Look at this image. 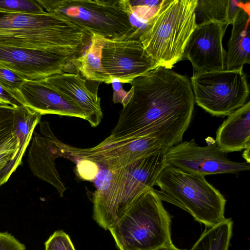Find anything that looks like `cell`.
Segmentation results:
<instances>
[{"label": "cell", "mask_w": 250, "mask_h": 250, "mask_svg": "<svg viewBox=\"0 0 250 250\" xmlns=\"http://www.w3.org/2000/svg\"><path fill=\"white\" fill-rule=\"evenodd\" d=\"M129 84L131 97L121 111L111 134L104 141L151 137L166 149L181 142L195 104L189 80L158 66Z\"/></svg>", "instance_id": "obj_1"}, {"label": "cell", "mask_w": 250, "mask_h": 250, "mask_svg": "<svg viewBox=\"0 0 250 250\" xmlns=\"http://www.w3.org/2000/svg\"><path fill=\"white\" fill-rule=\"evenodd\" d=\"M90 34L63 16L0 10V46L77 57Z\"/></svg>", "instance_id": "obj_2"}, {"label": "cell", "mask_w": 250, "mask_h": 250, "mask_svg": "<svg viewBox=\"0 0 250 250\" xmlns=\"http://www.w3.org/2000/svg\"><path fill=\"white\" fill-rule=\"evenodd\" d=\"M197 0H163L139 40L158 66L171 69L183 59L186 44L197 26Z\"/></svg>", "instance_id": "obj_3"}, {"label": "cell", "mask_w": 250, "mask_h": 250, "mask_svg": "<svg viewBox=\"0 0 250 250\" xmlns=\"http://www.w3.org/2000/svg\"><path fill=\"white\" fill-rule=\"evenodd\" d=\"M171 216L154 188L139 196L109 229L119 250H159L173 244Z\"/></svg>", "instance_id": "obj_4"}, {"label": "cell", "mask_w": 250, "mask_h": 250, "mask_svg": "<svg viewBox=\"0 0 250 250\" xmlns=\"http://www.w3.org/2000/svg\"><path fill=\"white\" fill-rule=\"evenodd\" d=\"M154 189L162 200L189 213L206 227L214 226L225 219L226 200L205 176L166 166L159 174Z\"/></svg>", "instance_id": "obj_5"}, {"label": "cell", "mask_w": 250, "mask_h": 250, "mask_svg": "<svg viewBox=\"0 0 250 250\" xmlns=\"http://www.w3.org/2000/svg\"><path fill=\"white\" fill-rule=\"evenodd\" d=\"M45 11L65 17L90 34L111 40H138L125 0H37Z\"/></svg>", "instance_id": "obj_6"}, {"label": "cell", "mask_w": 250, "mask_h": 250, "mask_svg": "<svg viewBox=\"0 0 250 250\" xmlns=\"http://www.w3.org/2000/svg\"><path fill=\"white\" fill-rule=\"evenodd\" d=\"M190 83L195 102L213 116H228L246 103L250 93L243 68L194 72Z\"/></svg>", "instance_id": "obj_7"}, {"label": "cell", "mask_w": 250, "mask_h": 250, "mask_svg": "<svg viewBox=\"0 0 250 250\" xmlns=\"http://www.w3.org/2000/svg\"><path fill=\"white\" fill-rule=\"evenodd\" d=\"M165 163V166H172L204 176L236 173L250 169V163L229 159L215 142L205 146H200L194 139L181 142L167 149Z\"/></svg>", "instance_id": "obj_8"}, {"label": "cell", "mask_w": 250, "mask_h": 250, "mask_svg": "<svg viewBox=\"0 0 250 250\" xmlns=\"http://www.w3.org/2000/svg\"><path fill=\"white\" fill-rule=\"evenodd\" d=\"M101 65L108 84L113 80L130 83L158 66L139 40L105 39L102 49Z\"/></svg>", "instance_id": "obj_9"}, {"label": "cell", "mask_w": 250, "mask_h": 250, "mask_svg": "<svg viewBox=\"0 0 250 250\" xmlns=\"http://www.w3.org/2000/svg\"><path fill=\"white\" fill-rule=\"evenodd\" d=\"M75 57L0 46V64L27 81L43 80L63 73H79L72 61Z\"/></svg>", "instance_id": "obj_10"}, {"label": "cell", "mask_w": 250, "mask_h": 250, "mask_svg": "<svg viewBox=\"0 0 250 250\" xmlns=\"http://www.w3.org/2000/svg\"><path fill=\"white\" fill-rule=\"evenodd\" d=\"M227 26L214 21L197 25L185 48L183 59L188 60L197 73L225 70L226 51L222 41Z\"/></svg>", "instance_id": "obj_11"}, {"label": "cell", "mask_w": 250, "mask_h": 250, "mask_svg": "<svg viewBox=\"0 0 250 250\" xmlns=\"http://www.w3.org/2000/svg\"><path fill=\"white\" fill-rule=\"evenodd\" d=\"M166 150L163 148L127 165L122 181L116 212L117 221L139 196L153 188L159 174L165 167Z\"/></svg>", "instance_id": "obj_12"}, {"label": "cell", "mask_w": 250, "mask_h": 250, "mask_svg": "<svg viewBox=\"0 0 250 250\" xmlns=\"http://www.w3.org/2000/svg\"><path fill=\"white\" fill-rule=\"evenodd\" d=\"M41 133L34 132L27 161L33 174L53 186L62 196L65 188L55 167V161L62 157V142L52 131L46 121L39 123Z\"/></svg>", "instance_id": "obj_13"}, {"label": "cell", "mask_w": 250, "mask_h": 250, "mask_svg": "<svg viewBox=\"0 0 250 250\" xmlns=\"http://www.w3.org/2000/svg\"><path fill=\"white\" fill-rule=\"evenodd\" d=\"M20 91L23 105L42 116L55 114L86 120L83 111L76 102L42 80H25Z\"/></svg>", "instance_id": "obj_14"}, {"label": "cell", "mask_w": 250, "mask_h": 250, "mask_svg": "<svg viewBox=\"0 0 250 250\" xmlns=\"http://www.w3.org/2000/svg\"><path fill=\"white\" fill-rule=\"evenodd\" d=\"M42 81L76 102L83 111L86 120L92 127L99 125L103 118L101 98L98 95L101 83L87 80L79 73L56 74Z\"/></svg>", "instance_id": "obj_15"}, {"label": "cell", "mask_w": 250, "mask_h": 250, "mask_svg": "<svg viewBox=\"0 0 250 250\" xmlns=\"http://www.w3.org/2000/svg\"><path fill=\"white\" fill-rule=\"evenodd\" d=\"M127 166L112 169L99 165V173L93 181L96 190L93 196L92 218L106 230L117 221L116 212Z\"/></svg>", "instance_id": "obj_16"}, {"label": "cell", "mask_w": 250, "mask_h": 250, "mask_svg": "<svg viewBox=\"0 0 250 250\" xmlns=\"http://www.w3.org/2000/svg\"><path fill=\"white\" fill-rule=\"evenodd\" d=\"M215 142L226 153L250 148V102L228 116L216 131Z\"/></svg>", "instance_id": "obj_17"}, {"label": "cell", "mask_w": 250, "mask_h": 250, "mask_svg": "<svg viewBox=\"0 0 250 250\" xmlns=\"http://www.w3.org/2000/svg\"><path fill=\"white\" fill-rule=\"evenodd\" d=\"M250 2L237 13L232 23L230 38L226 52L225 70H231L243 68L250 63Z\"/></svg>", "instance_id": "obj_18"}, {"label": "cell", "mask_w": 250, "mask_h": 250, "mask_svg": "<svg viewBox=\"0 0 250 250\" xmlns=\"http://www.w3.org/2000/svg\"><path fill=\"white\" fill-rule=\"evenodd\" d=\"M42 115L24 105L17 107L14 112V133L19 142L15 157L0 172V186L6 183L21 165L22 157L30 142L34 129L41 122Z\"/></svg>", "instance_id": "obj_19"}, {"label": "cell", "mask_w": 250, "mask_h": 250, "mask_svg": "<svg viewBox=\"0 0 250 250\" xmlns=\"http://www.w3.org/2000/svg\"><path fill=\"white\" fill-rule=\"evenodd\" d=\"M247 1L236 0H197L196 21H214L227 27L232 24L237 13Z\"/></svg>", "instance_id": "obj_20"}, {"label": "cell", "mask_w": 250, "mask_h": 250, "mask_svg": "<svg viewBox=\"0 0 250 250\" xmlns=\"http://www.w3.org/2000/svg\"><path fill=\"white\" fill-rule=\"evenodd\" d=\"M105 39L94 34H91L90 44L84 53L72 59L79 73L89 81L108 84L101 65L102 49Z\"/></svg>", "instance_id": "obj_21"}, {"label": "cell", "mask_w": 250, "mask_h": 250, "mask_svg": "<svg viewBox=\"0 0 250 250\" xmlns=\"http://www.w3.org/2000/svg\"><path fill=\"white\" fill-rule=\"evenodd\" d=\"M233 222L226 218L211 227H206L190 250H228L232 234Z\"/></svg>", "instance_id": "obj_22"}, {"label": "cell", "mask_w": 250, "mask_h": 250, "mask_svg": "<svg viewBox=\"0 0 250 250\" xmlns=\"http://www.w3.org/2000/svg\"><path fill=\"white\" fill-rule=\"evenodd\" d=\"M0 10L32 15H42L47 12L37 0H0Z\"/></svg>", "instance_id": "obj_23"}, {"label": "cell", "mask_w": 250, "mask_h": 250, "mask_svg": "<svg viewBox=\"0 0 250 250\" xmlns=\"http://www.w3.org/2000/svg\"><path fill=\"white\" fill-rule=\"evenodd\" d=\"M24 81L18 74L0 64V85L22 105L23 102L20 89Z\"/></svg>", "instance_id": "obj_24"}, {"label": "cell", "mask_w": 250, "mask_h": 250, "mask_svg": "<svg viewBox=\"0 0 250 250\" xmlns=\"http://www.w3.org/2000/svg\"><path fill=\"white\" fill-rule=\"evenodd\" d=\"M16 108L0 104V146L15 136L14 112Z\"/></svg>", "instance_id": "obj_25"}, {"label": "cell", "mask_w": 250, "mask_h": 250, "mask_svg": "<svg viewBox=\"0 0 250 250\" xmlns=\"http://www.w3.org/2000/svg\"><path fill=\"white\" fill-rule=\"evenodd\" d=\"M45 250H76L69 236L62 230L54 232L45 242Z\"/></svg>", "instance_id": "obj_26"}, {"label": "cell", "mask_w": 250, "mask_h": 250, "mask_svg": "<svg viewBox=\"0 0 250 250\" xmlns=\"http://www.w3.org/2000/svg\"><path fill=\"white\" fill-rule=\"evenodd\" d=\"M19 149V142L15 136L0 146V172L14 159Z\"/></svg>", "instance_id": "obj_27"}, {"label": "cell", "mask_w": 250, "mask_h": 250, "mask_svg": "<svg viewBox=\"0 0 250 250\" xmlns=\"http://www.w3.org/2000/svg\"><path fill=\"white\" fill-rule=\"evenodd\" d=\"M76 162V171L79 177L84 180L93 181L99 173V165L89 159H80Z\"/></svg>", "instance_id": "obj_28"}, {"label": "cell", "mask_w": 250, "mask_h": 250, "mask_svg": "<svg viewBox=\"0 0 250 250\" xmlns=\"http://www.w3.org/2000/svg\"><path fill=\"white\" fill-rule=\"evenodd\" d=\"M0 250H26L23 244L7 232H0Z\"/></svg>", "instance_id": "obj_29"}, {"label": "cell", "mask_w": 250, "mask_h": 250, "mask_svg": "<svg viewBox=\"0 0 250 250\" xmlns=\"http://www.w3.org/2000/svg\"><path fill=\"white\" fill-rule=\"evenodd\" d=\"M113 89V101L114 103H120L125 106L129 102L132 91L131 89L125 91L123 89L121 83L117 80H113L111 82Z\"/></svg>", "instance_id": "obj_30"}, {"label": "cell", "mask_w": 250, "mask_h": 250, "mask_svg": "<svg viewBox=\"0 0 250 250\" xmlns=\"http://www.w3.org/2000/svg\"><path fill=\"white\" fill-rule=\"evenodd\" d=\"M0 104L15 108L22 105L14 97L0 85Z\"/></svg>", "instance_id": "obj_31"}, {"label": "cell", "mask_w": 250, "mask_h": 250, "mask_svg": "<svg viewBox=\"0 0 250 250\" xmlns=\"http://www.w3.org/2000/svg\"><path fill=\"white\" fill-rule=\"evenodd\" d=\"M250 148L245 149V151L243 152V157L245 159L246 162L250 163Z\"/></svg>", "instance_id": "obj_32"}, {"label": "cell", "mask_w": 250, "mask_h": 250, "mask_svg": "<svg viewBox=\"0 0 250 250\" xmlns=\"http://www.w3.org/2000/svg\"><path fill=\"white\" fill-rule=\"evenodd\" d=\"M159 250H182L177 248L173 244L170 245L168 246H167L165 248H164L162 249H160Z\"/></svg>", "instance_id": "obj_33"}]
</instances>
